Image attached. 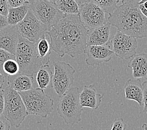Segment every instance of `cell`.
I'll list each match as a JSON object with an SVG mask.
<instances>
[{
	"mask_svg": "<svg viewBox=\"0 0 147 130\" xmlns=\"http://www.w3.org/2000/svg\"><path fill=\"white\" fill-rule=\"evenodd\" d=\"M3 114L11 126L18 128L28 116L23 99L18 91L8 86L4 90Z\"/></svg>",
	"mask_w": 147,
	"mask_h": 130,
	"instance_id": "cell-6",
	"label": "cell"
},
{
	"mask_svg": "<svg viewBox=\"0 0 147 130\" xmlns=\"http://www.w3.org/2000/svg\"><path fill=\"white\" fill-rule=\"evenodd\" d=\"M55 4L64 14H79V5L75 0H56Z\"/></svg>",
	"mask_w": 147,
	"mask_h": 130,
	"instance_id": "cell-22",
	"label": "cell"
},
{
	"mask_svg": "<svg viewBox=\"0 0 147 130\" xmlns=\"http://www.w3.org/2000/svg\"><path fill=\"white\" fill-rule=\"evenodd\" d=\"M88 29L80 20L79 14H65L46 32L51 40V49L60 57L67 55L76 58L84 53Z\"/></svg>",
	"mask_w": 147,
	"mask_h": 130,
	"instance_id": "cell-1",
	"label": "cell"
},
{
	"mask_svg": "<svg viewBox=\"0 0 147 130\" xmlns=\"http://www.w3.org/2000/svg\"><path fill=\"white\" fill-rule=\"evenodd\" d=\"M29 8L40 21L47 26L49 29L65 15L54 3L49 0H36L34 3L29 4Z\"/></svg>",
	"mask_w": 147,
	"mask_h": 130,
	"instance_id": "cell-8",
	"label": "cell"
},
{
	"mask_svg": "<svg viewBox=\"0 0 147 130\" xmlns=\"http://www.w3.org/2000/svg\"><path fill=\"white\" fill-rule=\"evenodd\" d=\"M49 1H51V2H52V3H55V1H56V0H49Z\"/></svg>",
	"mask_w": 147,
	"mask_h": 130,
	"instance_id": "cell-39",
	"label": "cell"
},
{
	"mask_svg": "<svg viewBox=\"0 0 147 130\" xmlns=\"http://www.w3.org/2000/svg\"><path fill=\"white\" fill-rule=\"evenodd\" d=\"M0 130H10V125L9 122L0 119Z\"/></svg>",
	"mask_w": 147,
	"mask_h": 130,
	"instance_id": "cell-31",
	"label": "cell"
},
{
	"mask_svg": "<svg viewBox=\"0 0 147 130\" xmlns=\"http://www.w3.org/2000/svg\"><path fill=\"white\" fill-rule=\"evenodd\" d=\"M4 94L3 90L0 91V116H1L4 109Z\"/></svg>",
	"mask_w": 147,
	"mask_h": 130,
	"instance_id": "cell-32",
	"label": "cell"
},
{
	"mask_svg": "<svg viewBox=\"0 0 147 130\" xmlns=\"http://www.w3.org/2000/svg\"><path fill=\"white\" fill-rule=\"evenodd\" d=\"M54 73L52 75V86L59 98L71 87L75 69L72 65L63 61L53 62Z\"/></svg>",
	"mask_w": 147,
	"mask_h": 130,
	"instance_id": "cell-7",
	"label": "cell"
},
{
	"mask_svg": "<svg viewBox=\"0 0 147 130\" xmlns=\"http://www.w3.org/2000/svg\"><path fill=\"white\" fill-rule=\"evenodd\" d=\"M111 43L113 51L120 59H128L136 54L138 42L132 36L117 31Z\"/></svg>",
	"mask_w": 147,
	"mask_h": 130,
	"instance_id": "cell-11",
	"label": "cell"
},
{
	"mask_svg": "<svg viewBox=\"0 0 147 130\" xmlns=\"http://www.w3.org/2000/svg\"><path fill=\"white\" fill-rule=\"evenodd\" d=\"M9 8L7 0H0V14L7 16Z\"/></svg>",
	"mask_w": 147,
	"mask_h": 130,
	"instance_id": "cell-28",
	"label": "cell"
},
{
	"mask_svg": "<svg viewBox=\"0 0 147 130\" xmlns=\"http://www.w3.org/2000/svg\"><path fill=\"white\" fill-rule=\"evenodd\" d=\"M126 126V123L123 118H117L113 121L111 130H125Z\"/></svg>",
	"mask_w": 147,
	"mask_h": 130,
	"instance_id": "cell-26",
	"label": "cell"
},
{
	"mask_svg": "<svg viewBox=\"0 0 147 130\" xmlns=\"http://www.w3.org/2000/svg\"><path fill=\"white\" fill-rule=\"evenodd\" d=\"M33 77L32 76L17 73L15 75L8 76V86L18 92L25 91L33 88Z\"/></svg>",
	"mask_w": 147,
	"mask_h": 130,
	"instance_id": "cell-18",
	"label": "cell"
},
{
	"mask_svg": "<svg viewBox=\"0 0 147 130\" xmlns=\"http://www.w3.org/2000/svg\"><path fill=\"white\" fill-rule=\"evenodd\" d=\"M112 25L108 21L99 27L88 30L86 35V45H109L111 39Z\"/></svg>",
	"mask_w": 147,
	"mask_h": 130,
	"instance_id": "cell-14",
	"label": "cell"
},
{
	"mask_svg": "<svg viewBox=\"0 0 147 130\" xmlns=\"http://www.w3.org/2000/svg\"><path fill=\"white\" fill-rule=\"evenodd\" d=\"M91 1V0H83V3H88Z\"/></svg>",
	"mask_w": 147,
	"mask_h": 130,
	"instance_id": "cell-37",
	"label": "cell"
},
{
	"mask_svg": "<svg viewBox=\"0 0 147 130\" xmlns=\"http://www.w3.org/2000/svg\"><path fill=\"white\" fill-rule=\"evenodd\" d=\"M79 95V88L71 87L60 98L57 112L67 125H74L81 121L82 108Z\"/></svg>",
	"mask_w": 147,
	"mask_h": 130,
	"instance_id": "cell-5",
	"label": "cell"
},
{
	"mask_svg": "<svg viewBox=\"0 0 147 130\" xmlns=\"http://www.w3.org/2000/svg\"><path fill=\"white\" fill-rule=\"evenodd\" d=\"M142 129L143 130H147V125L146 123H143L142 125Z\"/></svg>",
	"mask_w": 147,
	"mask_h": 130,
	"instance_id": "cell-34",
	"label": "cell"
},
{
	"mask_svg": "<svg viewBox=\"0 0 147 130\" xmlns=\"http://www.w3.org/2000/svg\"><path fill=\"white\" fill-rule=\"evenodd\" d=\"M143 91V113L147 115V79L142 84Z\"/></svg>",
	"mask_w": 147,
	"mask_h": 130,
	"instance_id": "cell-27",
	"label": "cell"
},
{
	"mask_svg": "<svg viewBox=\"0 0 147 130\" xmlns=\"http://www.w3.org/2000/svg\"><path fill=\"white\" fill-rule=\"evenodd\" d=\"M30 3L26 1L23 5L17 7H9L7 15V20L9 25H16L22 21L25 17L29 9Z\"/></svg>",
	"mask_w": 147,
	"mask_h": 130,
	"instance_id": "cell-19",
	"label": "cell"
},
{
	"mask_svg": "<svg viewBox=\"0 0 147 130\" xmlns=\"http://www.w3.org/2000/svg\"><path fill=\"white\" fill-rule=\"evenodd\" d=\"M145 1H146V0H139L138 3L140 4V3H143V2H144Z\"/></svg>",
	"mask_w": 147,
	"mask_h": 130,
	"instance_id": "cell-38",
	"label": "cell"
},
{
	"mask_svg": "<svg viewBox=\"0 0 147 130\" xmlns=\"http://www.w3.org/2000/svg\"><path fill=\"white\" fill-rule=\"evenodd\" d=\"M84 53L87 56L85 61L88 66L99 65L102 63L109 62L114 55V52L109 45H88Z\"/></svg>",
	"mask_w": 147,
	"mask_h": 130,
	"instance_id": "cell-12",
	"label": "cell"
},
{
	"mask_svg": "<svg viewBox=\"0 0 147 130\" xmlns=\"http://www.w3.org/2000/svg\"><path fill=\"white\" fill-rule=\"evenodd\" d=\"M15 59L19 65V73L23 75L33 76L43 65L38 55L36 43L21 36L16 49Z\"/></svg>",
	"mask_w": 147,
	"mask_h": 130,
	"instance_id": "cell-3",
	"label": "cell"
},
{
	"mask_svg": "<svg viewBox=\"0 0 147 130\" xmlns=\"http://www.w3.org/2000/svg\"><path fill=\"white\" fill-rule=\"evenodd\" d=\"M7 77L8 76L4 75L0 72V91L2 90L3 85H4V83H5L6 80H7Z\"/></svg>",
	"mask_w": 147,
	"mask_h": 130,
	"instance_id": "cell-33",
	"label": "cell"
},
{
	"mask_svg": "<svg viewBox=\"0 0 147 130\" xmlns=\"http://www.w3.org/2000/svg\"><path fill=\"white\" fill-rule=\"evenodd\" d=\"M75 1L78 3V4L79 5H81V4H82V3H83V0H75Z\"/></svg>",
	"mask_w": 147,
	"mask_h": 130,
	"instance_id": "cell-35",
	"label": "cell"
},
{
	"mask_svg": "<svg viewBox=\"0 0 147 130\" xmlns=\"http://www.w3.org/2000/svg\"><path fill=\"white\" fill-rule=\"evenodd\" d=\"M18 93L24 103L27 115H36L46 118L52 113L54 101L43 89L32 88Z\"/></svg>",
	"mask_w": 147,
	"mask_h": 130,
	"instance_id": "cell-4",
	"label": "cell"
},
{
	"mask_svg": "<svg viewBox=\"0 0 147 130\" xmlns=\"http://www.w3.org/2000/svg\"><path fill=\"white\" fill-rule=\"evenodd\" d=\"M53 73L49 64L43 65L36 72V79L38 88L44 90L51 84Z\"/></svg>",
	"mask_w": 147,
	"mask_h": 130,
	"instance_id": "cell-20",
	"label": "cell"
},
{
	"mask_svg": "<svg viewBox=\"0 0 147 130\" xmlns=\"http://www.w3.org/2000/svg\"><path fill=\"white\" fill-rule=\"evenodd\" d=\"M36 50L39 57L42 60L43 65L49 64L50 62V55L51 54V46L48 40L46 39L45 35L36 42Z\"/></svg>",
	"mask_w": 147,
	"mask_h": 130,
	"instance_id": "cell-21",
	"label": "cell"
},
{
	"mask_svg": "<svg viewBox=\"0 0 147 130\" xmlns=\"http://www.w3.org/2000/svg\"><path fill=\"white\" fill-rule=\"evenodd\" d=\"M9 59H15V56L14 55H12L11 53H9L7 51H6L5 50L0 48V72L4 75L8 76L6 75L4 72L3 71V65L6 60Z\"/></svg>",
	"mask_w": 147,
	"mask_h": 130,
	"instance_id": "cell-25",
	"label": "cell"
},
{
	"mask_svg": "<svg viewBox=\"0 0 147 130\" xmlns=\"http://www.w3.org/2000/svg\"><path fill=\"white\" fill-rule=\"evenodd\" d=\"M130 59L128 67L132 69L133 78L147 79V54H136Z\"/></svg>",
	"mask_w": 147,
	"mask_h": 130,
	"instance_id": "cell-16",
	"label": "cell"
},
{
	"mask_svg": "<svg viewBox=\"0 0 147 130\" xmlns=\"http://www.w3.org/2000/svg\"><path fill=\"white\" fill-rule=\"evenodd\" d=\"M26 0H7L9 7L15 8L23 5Z\"/></svg>",
	"mask_w": 147,
	"mask_h": 130,
	"instance_id": "cell-29",
	"label": "cell"
},
{
	"mask_svg": "<svg viewBox=\"0 0 147 130\" xmlns=\"http://www.w3.org/2000/svg\"><path fill=\"white\" fill-rule=\"evenodd\" d=\"M126 99L136 101L139 106L143 105V91L140 79L127 80L125 85Z\"/></svg>",
	"mask_w": 147,
	"mask_h": 130,
	"instance_id": "cell-17",
	"label": "cell"
},
{
	"mask_svg": "<svg viewBox=\"0 0 147 130\" xmlns=\"http://www.w3.org/2000/svg\"><path fill=\"white\" fill-rule=\"evenodd\" d=\"M121 0H91L108 15L111 14L118 6Z\"/></svg>",
	"mask_w": 147,
	"mask_h": 130,
	"instance_id": "cell-23",
	"label": "cell"
},
{
	"mask_svg": "<svg viewBox=\"0 0 147 130\" xmlns=\"http://www.w3.org/2000/svg\"><path fill=\"white\" fill-rule=\"evenodd\" d=\"M9 24L7 20V16L0 14V30L6 27Z\"/></svg>",
	"mask_w": 147,
	"mask_h": 130,
	"instance_id": "cell-30",
	"label": "cell"
},
{
	"mask_svg": "<svg viewBox=\"0 0 147 130\" xmlns=\"http://www.w3.org/2000/svg\"><path fill=\"white\" fill-rule=\"evenodd\" d=\"M26 1H27L30 3V4H32V3H34L36 0H26Z\"/></svg>",
	"mask_w": 147,
	"mask_h": 130,
	"instance_id": "cell-36",
	"label": "cell"
},
{
	"mask_svg": "<svg viewBox=\"0 0 147 130\" xmlns=\"http://www.w3.org/2000/svg\"><path fill=\"white\" fill-rule=\"evenodd\" d=\"M20 36L17 25L6 26L0 30V48L15 56Z\"/></svg>",
	"mask_w": 147,
	"mask_h": 130,
	"instance_id": "cell-13",
	"label": "cell"
},
{
	"mask_svg": "<svg viewBox=\"0 0 147 130\" xmlns=\"http://www.w3.org/2000/svg\"><path fill=\"white\" fill-rule=\"evenodd\" d=\"M16 25L21 36L33 43L37 42L49 30L47 26L36 17L30 8L25 17Z\"/></svg>",
	"mask_w": 147,
	"mask_h": 130,
	"instance_id": "cell-9",
	"label": "cell"
},
{
	"mask_svg": "<svg viewBox=\"0 0 147 130\" xmlns=\"http://www.w3.org/2000/svg\"><path fill=\"white\" fill-rule=\"evenodd\" d=\"M103 95L96 91L93 85H85L79 95L80 103L82 108L86 107L97 109L101 104Z\"/></svg>",
	"mask_w": 147,
	"mask_h": 130,
	"instance_id": "cell-15",
	"label": "cell"
},
{
	"mask_svg": "<svg viewBox=\"0 0 147 130\" xmlns=\"http://www.w3.org/2000/svg\"><path fill=\"white\" fill-rule=\"evenodd\" d=\"M106 14L108 13L92 1L79 5V18L88 30L99 27L108 22Z\"/></svg>",
	"mask_w": 147,
	"mask_h": 130,
	"instance_id": "cell-10",
	"label": "cell"
},
{
	"mask_svg": "<svg viewBox=\"0 0 147 130\" xmlns=\"http://www.w3.org/2000/svg\"><path fill=\"white\" fill-rule=\"evenodd\" d=\"M108 18V22L118 31L136 39L147 38V18L139 8V0H121Z\"/></svg>",
	"mask_w": 147,
	"mask_h": 130,
	"instance_id": "cell-2",
	"label": "cell"
},
{
	"mask_svg": "<svg viewBox=\"0 0 147 130\" xmlns=\"http://www.w3.org/2000/svg\"><path fill=\"white\" fill-rule=\"evenodd\" d=\"M3 71L7 76L15 75L19 73L20 68L17 61L15 59H9L3 63Z\"/></svg>",
	"mask_w": 147,
	"mask_h": 130,
	"instance_id": "cell-24",
	"label": "cell"
}]
</instances>
